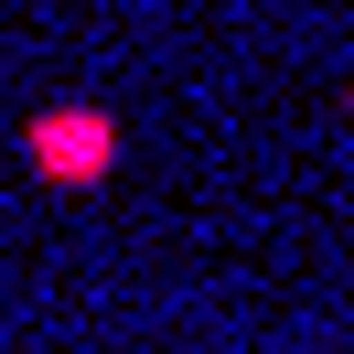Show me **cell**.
I'll use <instances>...</instances> for the list:
<instances>
[{
  "instance_id": "cell-1",
  "label": "cell",
  "mask_w": 354,
  "mask_h": 354,
  "mask_svg": "<svg viewBox=\"0 0 354 354\" xmlns=\"http://www.w3.org/2000/svg\"><path fill=\"white\" fill-rule=\"evenodd\" d=\"M22 161L44 183H65V194H86V183L118 172V118L108 108H44V118H22Z\"/></svg>"
}]
</instances>
